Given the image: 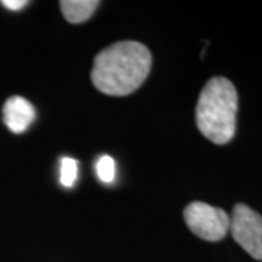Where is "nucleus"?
<instances>
[{
  "mask_svg": "<svg viewBox=\"0 0 262 262\" xmlns=\"http://www.w3.org/2000/svg\"><path fill=\"white\" fill-rule=\"evenodd\" d=\"M184 219L189 230L208 242H219L230 229V215L225 210L203 201H194L184 210Z\"/></svg>",
  "mask_w": 262,
  "mask_h": 262,
  "instance_id": "nucleus-3",
  "label": "nucleus"
},
{
  "mask_svg": "<svg viewBox=\"0 0 262 262\" xmlns=\"http://www.w3.org/2000/svg\"><path fill=\"white\" fill-rule=\"evenodd\" d=\"M98 5L99 2L96 0H63L60 2V9L69 22L80 24L94 15Z\"/></svg>",
  "mask_w": 262,
  "mask_h": 262,
  "instance_id": "nucleus-6",
  "label": "nucleus"
},
{
  "mask_svg": "<svg viewBox=\"0 0 262 262\" xmlns=\"http://www.w3.org/2000/svg\"><path fill=\"white\" fill-rule=\"evenodd\" d=\"M151 67L149 48L137 41H121L95 57L92 82L98 91L111 96H125L137 91Z\"/></svg>",
  "mask_w": 262,
  "mask_h": 262,
  "instance_id": "nucleus-1",
  "label": "nucleus"
},
{
  "mask_svg": "<svg viewBox=\"0 0 262 262\" xmlns=\"http://www.w3.org/2000/svg\"><path fill=\"white\" fill-rule=\"evenodd\" d=\"M95 168H96L98 178L101 179L102 182H105V184H111L115 179V162H114L111 156H108V155L101 156L98 159V162H96Z\"/></svg>",
  "mask_w": 262,
  "mask_h": 262,
  "instance_id": "nucleus-8",
  "label": "nucleus"
},
{
  "mask_svg": "<svg viewBox=\"0 0 262 262\" xmlns=\"http://www.w3.org/2000/svg\"><path fill=\"white\" fill-rule=\"evenodd\" d=\"M237 114V92L233 83L222 76L210 79L196 103L195 120L201 134L215 144L233 139Z\"/></svg>",
  "mask_w": 262,
  "mask_h": 262,
  "instance_id": "nucleus-2",
  "label": "nucleus"
},
{
  "mask_svg": "<svg viewBox=\"0 0 262 262\" xmlns=\"http://www.w3.org/2000/svg\"><path fill=\"white\" fill-rule=\"evenodd\" d=\"M35 117L34 105L22 96H10L3 106V122L15 134L28 130Z\"/></svg>",
  "mask_w": 262,
  "mask_h": 262,
  "instance_id": "nucleus-5",
  "label": "nucleus"
},
{
  "mask_svg": "<svg viewBox=\"0 0 262 262\" xmlns=\"http://www.w3.org/2000/svg\"><path fill=\"white\" fill-rule=\"evenodd\" d=\"M232 236L252 258L262 261V215L246 204H236L230 215Z\"/></svg>",
  "mask_w": 262,
  "mask_h": 262,
  "instance_id": "nucleus-4",
  "label": "nucleus"
},
{
  "mask_svg": "<svg viewBox=\"0 0 262 262\" xmlns=\"http://www.w3.org/2000/svg\"><path fill=\"white\" fill-rule=\"evenodd\" d=\"M2 5L9 10H20L28 5V2L27 0H3Z\"/></svg>",
  "mask_w": 262,
  "mask_h": 262,
  "instance_id": "nucleus-9",
  "label": "nucleus"
},
{
  "mask_svg": "<svg viewBox=\"0 0 262 262\" xmlns=\"http://www.w3.org/2000/svg\"><path fill=\"white\" fill-rule=\"evenodd\" d=\"M79 172V163L73 158L64 156L60 159V184L66 188H72L76 184Z\"/></svg>",
  "mask_w": 262,
  "mask_h": 262,
  "instance_id": "nucleus-7",
  "label": "nucleus"
}]
</instances>
